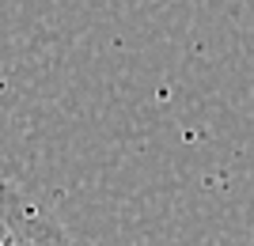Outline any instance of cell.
<instances>
[{"mask_svg": "<svg viewBox=\"0 0 254 246\" xmlns=\"http://www.w3.org/2000/svg\"><path fill=\"white\" fill-rule=\"evenodd\" d=\"M0 246H76V239L31 193L0 178Z\"/></svg>", "mask_w": 254, "mask_h": 246, "instance_id": "1", "label": "cell"}]
</instances>
